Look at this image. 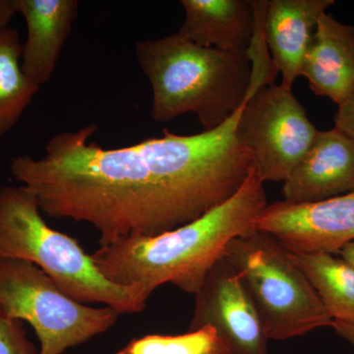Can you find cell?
<instances>
[{"label": "cell", "mask_w": 354, "mask_h": 354, "mask_svg": "<svg viewBox=\"0 0 354 354\" xmlns=\"http://www.w3.org/2000/svg\"><path fill=\"white\" fill-rule=\"evenodd\" d=\"M115 354H228L213 328L181 335H148L128 342Z\"/></svg>", "instance_id": "e0dca14e"}, {"label": "cell", "mask_w": 354, "mask_h": 354, "mask_svg": "<svg viewBox=\"0 0 354 354\" xmlns=\"http://www.w3.org/2000/svg\"><path fill=\"white\" fill-rule=\"evenodd\" d=\"M334 0H271L265 19V35L283 88L291 90L301 74L305 55L317 23Z\"/></svg>", "instance_id": "7c38bea8"}, {"label": "cell", "mask_w": 354, "mask_h": 354, "mask_svg": "<svg viewBox=\"0 0 354 354\" xmlns=\"http://www.w3.org/2000/svg\"><path fill=\"white\" fill-rule=\"evenodd\" d=\"M17 13V0H0V32L8 27Z\"/></svg>", "instance_id": "ffe728a7"}, {"label": "cell", "mask_w": 354, "mask_h": 354, "mask_svg": "<svg viewBox=\"0 0 354 354\" xmlns=\"http://www.w3.org/2000/svg\"><path fill=\"white\" fill-rule=\"evenodd\" d=\"M333 321L354 326V268L333 254H292Z\"/></svg>", "instance_id": "9a60e30c"}, {"label": "cell", "mask_w": 354, "mask_h": 354, "mask_svg": "<svg viewBox=\"0 0 354 354\" xmlns=\"http://www.w3.org/2000/svg\"><path fill=\"white\" fill-rule=\"evenodd\" d=\"M318 131L291 90L276 84L261 88L245 102L235 130L264 183H283Z\"/></svg>", "instance_id": "52a82bcc"}, {"label": "cell", "mask_w": 354, "mask_h": 354, "mask_svg": "<svg viewBox=\"0 0 354 354\" xmlns=\"http://www.w3.org/2000/svg\"><path fill=\"white\" fill-rule=\"evenodd\" d=\"M185 18L177 34L191 43L225 53H245L255 14L247 0H181Z\"/></svg>", "instance_id": "5bb4252c"}, {"label": "cell", "mask_w": 354, "mask_h": 354, "mask_svg": "<svg viewBox=\"0 0 354 354\" xmlns=\"http://www.w3.org/2000/svg\"><path fill=\"white\" fill-rule=\"evenodd\" d=\"M135 55L152 87L156 122L193 113L209 131L227 122L247 101L251 67L246 53L204 48L176 32L139 41Z\"/></svg>", "instance_id": "3957f363"}, {"label": "cell", "mask_w": 354, "mask_h": 354, "mask_svg": "<svg viewBox=\"0 0 354 354\" xmlns=\"http://www.w3.org/2000/svg\"><path fill=\"white\" fill-rule=\"evenodd\" d=\"M0 354H39L28 339L24 322L0 313Z\"/></svg>", "instance_id": "ac0fdd59"}, {"label": "cell", "mask_w": 354, "mask_h": 354, "mask_svg": "<svg viewBox=\"0 0 354 354\" xmlns=\"http://www.w3.org/2000/svg\"><path fill=\"white\" fill-rule=\"evenodd\" d=\"M354 191V141L334 127L317 133L304 160L283 181V201L311 204Z\"/></svg>", "instance_id": "30bf717a"}, {"label": "cell", "mask_w": 354, "mask_h": 354, "mask_svg": "<svg viewBox=\"0 0 354 354\" xmlns=\"http://www.w3.org/2000/svg\"><path fill=\"white\" fill-rule=\"evenodd\" d=\"M267 205L264 183L253 167L234 196L196 220L155 236L121 239L91 256L104 278L137 288L148 299L165 283L195 295L230 242L255 230Z\"/></svg>", "instance_id": "7a4b0ae2"}, {"label": "cell", "mask_w": 354, "mask_h": 354, "mask_svg": "<svg viewBox=\"0 0 354 354\" xmlns=\"http://www.w3.org/2000/svg\"><path fill=\"white\" fill-rule=\"evenodd\" d=\"M223 257L243 281L268 339L283 341L332 327L315 288L272 235L255 228L230 241Z\"/></svg>", "instance_id": "5b68a950"}, {"label": "cell", "mask_w": 354, "mask_h": 354, "mask_svg": "<svg viewBox=\"0 0 354 354\" xmlns=\"http://www.w3.org/2000/svg\"><path fill=\"white\" fill-rule=\"evenodd\" d=\"M332 328H334L339 337L348 341L354 348V326L334 321Z\"/></svg>", "instance_id": "44dd1931"}, {"label": "cell", "mask_w": 354, "mask_h": 354, "mask_svg": "<svg viewBox=\"0 0 354 354\" xmlns=\"http://www.w3.org/2000/svg\"><path fill=\"white\" fill-rule=\"evenodd\" d=\"M77 0H17L27 37L21 66L26 77L41 88L55 73L65 43L78 17Z\"/></svg>", "instance_id": "8fae6325"}, {"label": "cell", "mask_w": 354, "mask_h": 354, "mask_svg": "<svg viewBox=\"0 0 354 354\" xmlns=\"http://www.w3.org/2000/svg\"><path fill=\"white\" fill-rule=\"evenodd\" d=\"M337 255L354 268V241L344 246Z\"/></svg>", "instance_id": "7402d4cb"}, {"label": "cell", "mask_w": 354, "mask_h": 354, "mask_svg": "<svg viewBox=\"0 0 354 354\" xmlns=\"http://www.w3.org/2000/svg\"><path fill=\"white\" fill-rule=\"evenodd\" d=\"M41 214L25 186H0V258L37 266L80 304H104L120 314L145 309L148 298L141 291L104 278L79 242L48 227Z\"/></svg>", "instance_id": "277c9868"}, {"label": "cell", "mask_w": 354, "mask_h": 354, "mask_svg": "<svg viewBox=\"0 0 354 354\" xmlns=\"http://www.w3.org/2000/svg\"><path fill=\"white\" fill-rule=\"evenodd\" d=\"M195 297L189 330L213 328L228 354H269L270 339L257 308L225 258L212 267Z\"/></svg>", "instance_id": "ba28073f"}, {"label": "cell", "mask_w": 354, "mask_h": 354, "mask_svg": "<svg viewBox=\"0 0 354 354\" xmlns=\"http://www.w3.org/2000/svg\"><path fill=\"white\" fill-rule=\"evenodd\" d=\"M335 115V127L354 141V88L339 104Z\"/></svg>", "instance_id": "d6986e66"}, {"label": "cell", "mask_w": 354, "mask_h": 354, "mask_svg": "<svg viewBox=\"0 0 354 354\" xmlns=\"http://www.w3.org/2000/svg\"><path fill=\"white\" fill-rule=\"evenodd\" d=\"M21 55L19 32L8 26L0 32V139L17 124L41 88L26 77Z\"/></svg>", "instance_id": "2e32d148"}, {"label": "cell", "mask_w": 354, "mask_h": 354, "mask_svg": "<svg viewBox=\"0 0 354 354\" xmlns=\"http://www.w3.org/2000/svg\"><path fill=\"white\" fill-rule=\"evenodd\" d=\"M0 313L29 323L39 354H62L108 332L118 322L111 307H92L65 295L37 266L0 258Z\"/></svg>", "instance_id": "8992f818"}, {"label": "cell", "mask_w": 354, "mask_h": 354, "mask_svg": "<svg viewBox=\"0 0 354 354\" xmlns=\"http://www.w3.org/2000/svg\"><path fill=\"white\" fill-rule=\"evenodd\" d=\"M309 88L339 106L354 88V26L324 13L305 55L301 74Z\"/></svg>", "instance_id": "4fadbf2b"}, {"label": "cell", "mask_w": 354, "mask_h": 354, "mask_svg": "<svg viewBox=\"0 0 354 354\" xmlns=\"http://www.w3.org/2000/svg\"><path fill=\"white\" fill-rule=\"evenodd\" d=\"M255 228L292 254L337 255L354 241V191L311 204H268Z\"/></svg>", "instance_id": "9c48e42d"}, {"label": "cell", "mask_w": 354, "mask_h": 354, "mask_svg": "<svg viewBox=\"0 0 354 354\" xmlns=\"http://www.w3.org/2000/svg\"><path fill=\"white\" fill-rule=\"evenodd\" d=\"M241 109L209 131L165 129L162 137L118 149L90 141L95 125L58 133L41 158L16 156L9 169L41 213L88 223L101 246L155 236L196 220L241 187L254 167L235 133Z\"/></svg>", "instance_id": "6da1fadb"}]
</instances>
